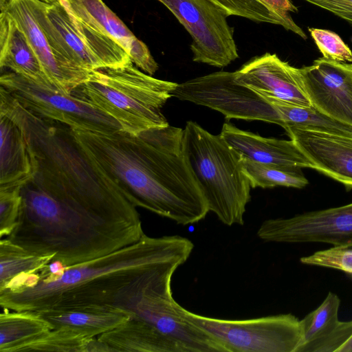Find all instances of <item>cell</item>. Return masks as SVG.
<instances>
[{
	"instance_id": "6da1fadb",
	"label": "cell",
	"mask_w": 352,
	"mask_h": 352,
	"mask_svg": "<svg viewBox=\"0 0 352 352\" xmlns=\"http://www.w3.org/2000/svg\"><path fill=\"white\" fill-rule=\"evenodd\" d=\"M72 130L135 206L182 226L207 215L206 199L184 152L183 129L168 125L135 135L123 130Z\"/></svg>"
},
{
	"instance_id": "7a4b0ae2",
	"label": "cell",
	"mask_w": 352,
	"mask_h": 352,
	"mask_svg": "<svg viewBox=\"0 0 352 352\" xmlns=\"http://www.w3.org/2000/svg\"><path fill=\"white\" fill-rule=\"evenodd\" d=\"M194 244L179 236L151 237L91 261L67 267L52 261L39 271L22 275L0 290V305L40 312L97 304L109 305L142 274L172 263L184 264Z\"/></svg>"
},
{
	"instance_id": "3957f363",
	"label": "cell",
	"mask_w": 352,
	"mask_h": 352,
	"mask_svg": "<svg viewBox=\"0 0 352 352\" xmlns=\"http://www.w3.org/2000/svg\"><path fill=\"white\" fill-rule=\"evenodd\" d=\"M21 196L17 223L6 238L67 267L113 252L144 234L140 219L94 207L34 169L21 186Z\"/></svg>"
},
{
	"instance_id": "277c9868",
	"label": "cell",
	"mask_w": 352,
	"mask_h": 352,
	"mask_svg": "<svg viewBox=\"0 0 352 352\" xmlns=\"http://www.w3.org/2000/svg\"><path fill=\"white\" fill-rule=\"evenodd\" d=\"M0 114L22 129L32 168L74 197L100 210L140 217L119 187L87 154L68 125L41 118L0 87Z\"/></svg>"
},
{
	"instance_id": "5b68a950",
	"label": "cell",
	"mask_w": 352,
	"mask_h": 352,
	"mask_svg": "<svg viewBox=\"0 0 352 352\" xmlns=\"http://www.w3.org/2000/svg\"><path fill=\"white\" fill-rule=\"evenodd\" d=\"M177 85L155 78L131 62L91 71L74 92L116 120L122 130L135 135L169 125L162 109Z\"/></svg>"
},
{
	"instance_id": "8992f818",
	"label": "cell",
	"mask_w": 352,
	"mask_h": 352,
	"mask_svg": "<svg viewBox=\"0 0 352 352\" xmlns=\"http://www.w3.org/2000/svg\"><path fill=\"white\" fill-rule=\"evenodd\" d=\"M183 146L209 212L226 226L243 225L252 188L242 168V155L220 134L193 121L184 129Z\"/></svg>"
},
{
	"instance_id": "52a82bcc",
	"label": "cell",
	"mask_w": 352,
	"mask_h": 352,
	"mask_svg": "<svg viewBox=\"0 0 352 352\" xmlns=\"http://www.w3.org/2000/svg\"><path fill=\"white\" fill-rule=\"evenodd\" d=\"M183 311L228 352H296L301 343L300 320L292 314L228 320L201 316L185 308Z\"/></svg>"
},
{
	"instance_id": "ba28073f",
	"label": "cell",
	"mask_w": 352,
	"mask_h": 352,
	"mask_svg": "<svg viewBox=\"0 0 352 352\" xmlns=\"http://www.w3.org/2000/svg\"><path fill=\"white\" fill-rule=\"evenodd\" d=\"M0 86L23 107L41 118L61 122L74 129L122 130L116 120L77 94H65L42 86L12 72L1 75Z\"/></svg>"
},
{
	"instance_id": "9c48e42d",
	"label": "cell",
	"mask_w": 352,
	"mask_h": 352,
	"mask_svg": "<svg viewBox=\"0 0 352 352\" xmlns=\"http://www.w3.org/2000/svg\"><path fill=\"white\" fill-rule=\"evenodd\" d=\"M220 71L177 84L172 97L216 110L227 119L260 120L283 126L274 107L259 93Z\"/></svg>"
},
{
	"instance_id": "30bf717a",
	"label": "cell",
	"mask_w": 352,
	"mask_h": 352,
	"mask_svg": "<svg viewBox=\"0 0 352 352\" xmlns=\"http://www.w3.org/2000/svg\"><path fill=\"white\" fill-rule=\"evenodd\" d=\"M165 6L192 38V60L224 67L239 58L228 15L210 0H157Z\"/></svg>"
},
{
	"instance_id": "8fae6325",
	"label": "cell",
	"mask_w": 352,
	"mask_h": 352,
	"mask_svg": "<svg viewBox=\"0 0 352 352\" xmlns=\"http://www.w3.org/2000/svg\"><path fill=\"white\" fill-rule=\"evenodd\" d=\"M265 242L323 243L352 248V203L264 221L256 233Z\"/></svg>"
},
{
	"instance_id": "7c38bea8",
	"label": "cell",
	"mask_w": 352,
	"mask_h": 352,
	"mask_svg": "<svg viewBox=\"0 0 352 352\" xmlns=\"http://www.w3.org/2000/svg\"><path fill=\"white\" fill-rule=\"evenodd\" d=\"M312 106L322 113L352 125V69L350 64L324 57L300 68Z\"/></svg>"
},
{
	"instance_id": "4fadbf2b",
	"label": "cell",
	"mask_w": 352,
	"mask_h": 352,
	"mask_svg": "<svg viewBox=\"0 0 352 352\" xmlns=\"http://www.w3.org/2000/svg\"><path fill=\"white\" fill-rule=\"evenodd\" d=\"M236 80L261 94L285 102L312 107L305 91L300 68L265 53L245 63L235 72Z\"/></svg>"
},
{
	"instance_id": "5bb4252c",
	"label": "cell",
	"mask_w": 352,
	"mask_h": 352,
	"mask_svg": "<svg viewBox=\"0 0 352 352\" xmlns=\"http://www.w3.org/2000/svg\"><path fill=\"white\" fill-rule=\"evenodd\" d=\"M27 2L50 46L57 54L89 72L103 68L60 3L49 4L40 0Z\"/></svg>"
},
{
	"instance_id": "9a60e30c",
	"label": "cell",
	"mask_w": 352,
	"mask_h": 352,
	"mask_svg": "<svg viewBox=\"0 0 352 352\" xmlns=\"http://www.w3.org/2000/svg\"><path fill=\"white\" fill-rule=\"evenodd\" d=\"M27 36L47 76L59 91L72 94L88 78L91 72L57 54L36 21L27 0H12L6 10Z\"/></svg>"
},
{
	"instance_id": "2e32d148",
	"label": "cell",
	"mask_w": 352,
	"mask_h": 352,
	"mask_svg": "<svg viewBox=\"0 0 352 352\" xmlns=\"http://www.w3.org/2000/svg\"><path fill=\"white\" fill-rule=\"evenodd\" d=\"M285 130L313 169L352 189V138L296 127Z\"/></svg>"
},
{
	"instance_id": "e0dca14e",
	"label": "cell",
	"mask_w": 352,
	"mask_h": 352,
	"mask_svg": "<svg viewBox=\"0 0 352 352\" xmlns=\"http://www.w3.org/2000/svg\"><path fill=\"white\" fill-rule=\"evenodd\" d=\"M220 135L242 156L252 161L292 168H309L313 165L295 142L264 138L224 123Z\"/></svg>"
},
{
	"instance_id": "ac0fdd59",
	"label": "cell",
	"mask_w": 352,
	"mask_h": 352,
	"mask_svg": "<svg viewBox=\"0 0 352 352\" xmlns=\"http://www.w3.org/2000/svg\"><path fill=\"white\" fill-rule=\"evenodd\" d=\"M0 67L42 86L56 89L45 73L27 36L6 12L0 14Z\"/></svg>"
},
{
	"instance_id": "d6986e66",
	"label": "cell",
	"mask_w": 352,
	"mask_h": 352,
	"mask_svg": "<svg viewBox=\"0 0 352 352\" xmlns=\"http://www.w3.org/2000/svg\"><path fill=\"white\" fill-rule=\"evenodd\" d=\"M98 338L113 351L187 352L185 347L153 324L131 318Z\"/></svg>"
},
{
	"instance_id": "ffe728a7",
	"label": "cell",
	"mask_w": 352,
	"mask_h": 352,
	"mask_svg": "<svg viewBox=\"0 0 352 352\" xmlns=\"http://www.w3.org/2000/svg\"><path fill=\"white\" fill-rule=\"evenodd\" d=\"M36 313L49 322L52 329L63 326L72 327L92 337L112 330L131 318V315L122 309L97 304Z\"/></svg>"
},
{
	"instance_id": "44dd1931",
	"label": "cell",
	"mask_w": 352,
	"mask_h": 352,
	"mask_svg": "<svg viewBox=\"0 0 352 352\" xmlns=\"http://www.w3.org/2000/svg\"><path fill=\"white\" fill-rule=\"evenodd\" d=\"M0 186H22L33 174L28 143L21 127L0 114Z\"/></svg>"
},
{
	"instance_id": "7402d4cb",
	"label": "cell",
	"mask_w": 352,
	"mask_h": 352,
	"mask_svg": "<svg viewBox=\"0 0 352 352\" xmlns=\"http://www.w3.org/2000/svg\"><path fill=\"white\" fill-rule=\"evenodd\" d=\"M2 309L0 352H21L52 329L49 322L36 312Z\"/></svg>"
},
{
	"instance_id": "603a6c76",
	"label": "cell",
	"mask_w": 352,
	"mask_h": 352,
	"mask_svg": "<svg viewBox=\"0 0 352 352\" xmlns=\"http://www.w3.org/2000/svg\"><path fill=\"white\" fill-rule=\"evenodd\" d=\"M69 15L115 40L129 54L134 34L102 0H67Z\"/></svg>"
},
{
	"instance_id": "cb8c5ba5",
	"label": "cell",
	"mask_w": 352,
	"mask_h": 352,
	"mask_svg": "<svg viewBox=\"0 0 352 352\" xmlns=\"http://www.w3.org/2000/svg\"><path fill=\"white\" fill-rule=\"evenodd\" d=\"M261 95L278 114L284 129L296 127L352 138V125L329 117L313 106L296 105L272 96Z\"/></svg>"
},
{
	"instance_id": "d4e9b609",
	"label": "cell",
	"mask_w": 352,
	"mask_h": 352,
	"mask_svg": "<svg viewBox=\"0 0 352 352\" xmlns=\"http://www.w3.org/2000/svg\"><path fill=\"white\" fill-rule=\"evenodd\" d=\"M52 256L39 255L12 242L0 240V289L14 278L36 272L53 260Z\"/></svg>"
},
{
	"instance_id": "484cf974",
	"label": "cell",
	"mask_w": 352,
	"mask_h": 352,
	"mask_svg": "<svg viewBox=\"0 0 352 352\" xmlns=\"http://www.w3.org/2000/svg\"><path fill=\"white\" fill-rule=\"evenodd\" d=\"M243 170L251 188H270L284 186L295 188L305 187L309 182L299 168L266 164L241 158Z\"/></svg>"
},
{
	"instance_id": "4316f807",
	"label": "cell",
	"mask_w": 352,
	"mask_h": 352,
	"mask_svg": "<svg viewBox=\"0 0 352 352\" xmlns=\"http://www.w3.org/2000/svg\"><path fill=\"white\" fill-rule=\"evenodd\" d=\"M340 299L329 292L321 305L300 320L301 343L296 352L330 334L339 324L338 311Z\"/></svg>"
},
{
	"instance_id": "83f0119b",
	"label": "cell",
	"mask_w": 352,
	"mask_h": 352,
	"mask_svg": "<svg viewBox=\"0 0 352 352\" xmlns=\"http://www.w3.org/2000/svg\"><path fill=\"white\" fill-rule=\"evenodd\" d=\"M221 7L229 16L246 18L258 23L278 25L300 35L302 30L294 21L289 14H282L261 0H210Z\"/></svg>"
},
{
	"instance_id": "f1b7e54d",
	"label": "cell",
	"mask_w": 352,
	"mask_h": 352,
	"mask_svg": "<svg viewBox=\"0 0 352 352\" xmlns=\"http://www.w3.org/2000/svg\"><path fill=\"white\" fill-rule=\"evenodd\" d=\"M92 338L80 329L60 327L52 329L40 339L28 345L21 352H85L87 344Z\"/></svg>"
},
{
	"instance_id": "f546056e",
	"label": "cell",
	"mask_w": 352,
	"mask_h": 352,
	"mask_svg": "<svg viewBox=\"0 0 352 352\" xmlns=\"http://www.w3.org/2000/svg\"><path fill=\"white\" fill-rule=\"evenodd\" d=\"M309 32L323 57L339 63H352V51L335 32L314 28Z\"/></svg>"
},
{
	"instance_id": "4dcf8cb0",
	"label": "cell",
	"mask_w": 352,
	"mask_h": 352,
	"mask_svg": "<svg viewBox=\"0 0 352 352\" xmlns=\"http://www.w3.org/2000/svg\"><path fill=\"white\" fill-rule=\"evenodd\" d=\"M302 264L340 270L352 275V248L333 246L301 257Z\"/></svg>"
},
{
	"instance_id": "1f68e13d",
	"label": "cell",
	"mask_w": 352,
	"mask_h": 352,
	"mask_svg": "<svg viewBox=\"0 0 352 352\" xmlns=\"http://www.w3.org/2000/svg\"><path fill=\"white\" fill-rule=\"evenodd\" d=\"M21 186H0V237L8 236L17 223Z\"/></svg>"
},
{
	"instance_id": "d6a6232c",
	"label": "cell",
	"mask_w": 352,
	"mask_h": 352,
	"mask_svg": "<svg viewBox=\"0 0 352 352\" xmlns=\"http://www.w3.org/2000/svg\"><path fill=\"white\" fill-rule=\"evenodd\" d=\"M132 63L144 72L152 76L158 69V64L144 43L138 38L132 42L129 51Z\"/></svg>"
},
{
	"instance_id": "836d02e7",
	"label": "cell",
	"mask_w": 352,
	"mask_h": 352,
	"mask_svg": "<svg viewBox=\"0 0 352 352\" xmlns=\"http://www.w3.org/2000/svg\"><path fill=\"white\" fill-rule=\"evenodd\" d=\"M327 10L352 25V0H303Z\"/></svg>"
},
{
	"instance_id": "e575fe53",
	"label": "cell",
	"mask_w": 352,
	"mask_h": 352,
	"mask_svg": "<svg viewBox=\"0 0 352 352\" xmlns=\"http://www.w3.org/2000/svg\"><path fill=\"white\" fill-rule=\"evenodd\" d=\"M267 6L282 14H289V12H297L298 8L290 0H261Z\"/></svg>"
},
{
	"instance_id": "d590c367",
	"label": "cell",
	"mask_w": 352,
	"mask_h": 352,
	"mask_svg": "<svg viewBox=\"0 0 352 352\" xmlns=\"http://www.w3.org/2000/svg\"><path fill=\"white\" fill-rule=\"evenodd\" d=\"M337 352H352V333L348 339L338 349Z\"/></svg>"
},
{
	"instance_id": "8d00e7d4",
	"label": "cell",
	"mask_w": 352,
	"mask_h": 352,
	"mask_svg": "<svg viewBox=\"0 0 352 352\" xmlns=\"http://www.w3.org/2000/svg\"><path fill=\"white\" fill-rule=\"evenodd\" d=\"M12 0H0L1 12H5Z\"/></svg>"
},
{
	"instance_id": "74e56055",
	"label": "cell",
	"mask_w": 352,
	"mask_h": 352,
	"mask_svg": "<svg viewBox=\"0 0 352 352\" xmlns=\"http://www.w3.org/2000/svg\"><path fill=\"white\" fill-rule=\"evenodd\" d=\"M60 2L62 4V6L66 9L68 14H69V6L67 1V0H60Z\"/></svg>"
},
{
	"instance_id": "f35d334b",
	"label": "cell",
	"mask_w": 352,
	"mask_h": 352,
	"mask_svg": "<svg viewBox=\"0 0 352 352\" xmlns=\"http://www.w3.org/2000/svg\"><path fill=\"white\" fill-rule=\"evenodd\" d=\"M40 1H43L47 3H49V4H54L56 3H60V0H40Z\"/></svg>"
},
{
	"instance_id": "ab89813d",
	"label": "cell",
	"mask_w": 352,
	"mask_h": 352,
	"mask_svg": "<svg viewBox=\"0 0 352 352\" xmlns=\"http://www.w3.org/2000/svg\"><path fill=\"white\" fill-rule=\"evenodd\" d=\"M350 66H351V69H352V64H350Z\"/></svg>"
}]
</instances>
